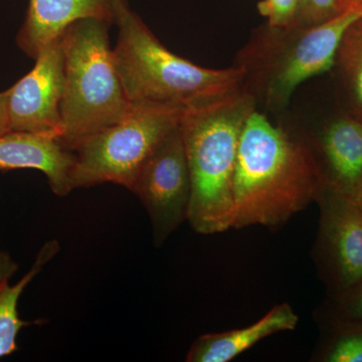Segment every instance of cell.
Listing matches in <instances>:
<instances>
[{
	"mask_svg": "<svg viewBox=\"0 0 362 362\" xmlns=\"http://www.w3.org/2000/svg\"><path fill=\"white\" fill-rule=\"evenodd\" d=\"M85 18H98L113 25L111 0H30L16 42L21 51L35 59L69 26Z\"/></svg>",
	"mask_w": 362,
	"mask_h": 362,
	"instance_id": "12",
	"label": "cell"
},
{
	"mask_svg": "<svg viewBox=\"0 0 362 362\" xmlns=\"http://www.w3.org/2000/svg\"><path fill=\"white\" fill-rule=\"evenodd\" d=\"M258 7L270 28L288 30L297 25L299 0H262Z\"/></svg>",
	"mask_w": 362,
	"mask_h": 362,
	"instance_id": "18",
	"label": "cell"
},
{
	"mask_svg": "<svg viewBox=\"0 0 362 362\" xmlns=\"http://www.w3.org/2000/svg\"><path fill=\"white\" fill-rule=\"evenodd\" d=\"M316 317L327 332L362 330V281L341 292L329 293Z\"/></svg>",
	"mask_w": 362,
	"mask_h": 362,
	"instance_id": "15",
	"label": "cell"
},
{
	"mask_svg": "<svg viewBox=\"0 0 362 362\" xmlns=\"http://www.w3.org/2000/svg\"><path fill=\"white\" fill-rule=\"evenodd\" d=\"M339 13L337 0H299L296 26L319 25Z\"/></svg>",
	"mask_w": 362,
	"mask_h": 362,
	"instance_id": "19",
	"label": "cell"
},
{
	"mask_svg": "<svg viewBox=\"0 0 362 362\" xmlns=\"http://www.w3.org/2000/svg\"><path fill=\"white\" fill-rule=\"evenodd\" d=\"M329 338L318 350L317 361L324 362H362V330L328 332Z\"/></svg>",
	"mask_w": 362,
	"mask_h": 362,
	"instance_id": "17",
	"label": "cell"
},
{
	"mask_svg": "<svg viewBox=\"0 0 362 362\" xmlns=\"http://www.w3.org/2000/svg\"><path fill=\"white\" fill-rule=\"evenodd\" d=\"M118 37L114 61L132 105L187 109L225 99L242 90L244 66L213 70L169 51L128 0H111Z\"/></svg>",
	"mask_w": 362,
	"mask_h": 362,
	"instance_id": "2",
	"label": "cell"
},
{
	"mask_svg": "<svg viewBox=\"0 0 362 362\" xmlns=\"http://www.w3.org/2000/svg\"><path fill=\"white\" fill-rule=\"evenodd\" d=\"M322 183L303 143L258 111L240 137L230 228H278L315 202Z\"/></svg>",
	"mask_w": 362,
	"mask_h": 362,
	"instance_id": "1",
	"label": "cell"
},
{
	"mask_svg": "<svg viewBox=\"0 0 362 362\" xmlns=\"http://www.w3.org/2000/svg\"><path fill=\"white\" fill-rule=\"evenodd\" d=\"M361 18L362 6H354L319 25L279 28L286 44L264 66L267 102L282 106L302 83L329 70L347 30Z\"/></svg>",
	"mask_w": 362,
	"mask_h": 362,
	"instance_id": "6",
	"label": "cell"
},
{
	"mask_svg": "<svg viewBox=\"0 0 362 362\" xmlns=\"http://www.w3.org/2000/svg\"><path fill=\"white\" fill-rule=\"evenodd\" d=\"M8 90L0 92V135L9 132L8 113H7Z\"/></svg>",
	"mask_w": 362,
	"mask_h": 362,
	"instance_id": "21",
	"label": "cell"
},
{
	"mask_svg": "<svg viewBox=\"0 0 362 362\" xmlns=\"http://www.w3.org/2000/svg\"><path fill=\"white\" fill-rule=\"evenodd\" d=\"M337 4L339 11H342L349 6H362V0H337Z\"/></svg>",
	"mask_w": 362,
	"mask_h": 362,
	"instance_id": "22",
	"label": "cell"
},
{
	"mask_svg": "<svg viewBox=\"0 0 362 362\" xmlns=\"http://www.w3.org/2000/svg\"><path fill=\"white\" fill-rule=\"evenodd\" d=\"M75 154L51 132L9 131L0 135V170L35 169L47 176L52 192L64 197L73 192Z\"/></svg>",
	"mask_w": 362,
	"mask_h": 362,
	"instance_id": "11",
	"label": "cell"
},
{
	"mask_svg": "<svg viewBox=\"0 0 362 362\" xmlns=\"http://www.w3.org/2000/svg\"><path fill=\"white\" fill-rule=\"evenodd\" d=\"M132 192L148 214L154 246L161 247L187 221L192 197V178L180 124L150 153Z\"/></svg>",
	"mask_w": 362,
	"mask_h": 362,
	"instance_id": "7",
	"label": "cell"
},
{
	"mask_svg": "<svg viewBox=\"0 0 362 362\" xmlns=\"http://www.w3.org/2000/svg\"><path fill=\"white\" fill-rule=\"evenodd\" d=\"M314 259L329 293L341 292L362 281V209L356 199L321 187Z\"/></svg>",
	"mask_w": 362,
	"mask_h": 362,
	"instance_id": "8",
	"label": "cell"
},
{
	"mask_svg": "<svg viewBox=\"0 0 362 362\" xmlns=\"http://www.w3.org/2000/svg\"><path fill=\"white\" fill-rule=\"evenodd\" d=\"M111 25L107 21L85 18L64 33L65 86L59 139L68 149L120 122L132 108L114 61L109 40Z\"/></svg>",
	"mask_w": 362,
	"mask_h": 362,
	"instance_id": "4",
	"label": "cell"
},
{
	"mask_svg": "<svg viewBox=\"0 0 362 362\" xmlns=\"http://www.w3.org/2000/svg\"><path fill=\"white\" fill-rule=\"evenodd\" d=\"M354 199H356L357 204H359V206H361L362 209V189L356 195V197H354Z\"/></svg>",
	"mask_w": 362,
	"mask_h": 362,
	"instance_id": "23",
	"label": "cell"
},
{
	"mask_svg": "<svg viewBox=\"0 0 362 362\" xmlns=\"http://www.w3.org/2000/svg\"><path fill=\"white\" fill-rule=\"evenodd\" d=\"M302 143L315 162L322 187L352 197L361 192L362 120L337 119L324 128L315 141Z\"/></svg>",
	"mask_w": 362,
	"mask_h": 362,
	"instance_id": "10",
	"label": "cell"
},
{
	"mask_svg": "<svg viewBox=\"0 0 362 362\" xmlns=\"http://www.w3.org/2000/svg\"><path fill=\"white\" fill-rule=\"evenodd\" d=\"M18 269V264L13 261L11 255L0 252V283L4 280H11Z\"/></svg>",
	"mask_w": 362,
	"mask_h": 362,
	"instance_id": "20",
	"label": "cell"
},
{
	"mask_svg": "<svg viewBox=\"0 0 362 362\" xmlns=\"http://www.w3.org/2000/svg\"><path fill=\"white\" fill-rule=\"evenodd\" d=\"M337 58L340 59L362 113V18L347 30Z\"/></svg>",
	"mask_w": 362,
	"mask_h": 362,
	"instance_id": "16",
	"label": "cell"
},
{
	"mask_svg": "<svg viewBox=\"0 0 362 362\" xmlns=\"http://www.w3.org/2000/svg\"><path fill=\"white\" fill-rule=\"evenodd\" d=\"M299 317L288 303L272 308L263 318L247 326L226 332L207 333L194 340L188 350L187 362H228L265 338L294 330Z\"/></svg>",
	"mask_w": 362,
	"mask_h": 362,
	"instance_id": "13",
	"label": "cell"
},
{
	"mask_svg": "<svg viewBox=\"0 0 362 362\" xmlns=\"http://www.w3.org/2000/svg\"><path fill=\"white\" fill-rule=\"evenodd\" d=\"M255 105L254 96L242 90L183 111L180 126L192 178L187 221L197 233L214 235L230 228L240 137Z\"/></svg>",
	"mask_w": 362,
	"mask_h": 362,
	"instance_id": "3",
	"label": "cell"
},
{
	"mask_svg": "<svg viewBox=\"0 0 362 362\" xmlns=\"http://www.w3.org/2000/svg\"><path fill=\"white\" fill-rule=\"evenodd\" d=\"M181 109L132 105L125 118L74 147L73 189L114 183L132 192L140 169L159 141L180 122Z\"/></svg>",
	"mask_w": 362,
	"mask_h": 362,
	"instance_id": "5",
	"label": "cell"
},
{
	"mask_svg": "<svg viewBox=\"0 0 362 362\" xmlns=\"http://www.w3.org/2000/svg\"><path fill=\"white\" fill-rule=\"evenodd\" d=\"M30 73L8 89L9 130L51 132L61 138V104L65 86L63 35L37 54Z\"/></svg>",
	"mask_w": 362,
	"mask_h": 362,
	"instance_id": "9",
	"label": "cell"
},
{
	"mask_svg": "<svg viewBox=\"0 0 362 362\" xmlns=\"http://www.w3.org/2000/svg\"><path fill=\"white\" fill-rule=\"evenodd\" d=\"M59 251L58 240H49L42 247L30 271L16 284L11 280L0 283V358L11 356L18 349L16 338L18 333L30 323L21 320L18 314V301L21 294L35 276L42 270L45 264Z\"/></svg>",
	"mask_w": 362,
	"mask_h": 362,
	"instance_id": "14",
	"label": "cell"
}]
</instances>
